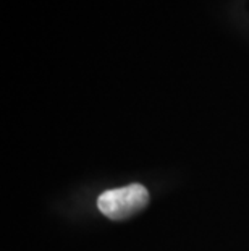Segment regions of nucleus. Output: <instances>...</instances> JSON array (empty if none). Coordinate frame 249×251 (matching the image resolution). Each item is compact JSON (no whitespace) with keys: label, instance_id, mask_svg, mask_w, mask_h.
Returning a JSON list of instances; mask_svg holds the SVG:
<instances>
[{"label":"nucleus","instance_id":"1","mask_svg":"<svg viewBox=\"0 0 249 251\" xmlns=\"http://www.w3.org/2000/svg\"><path fill=\"white\" fill-rule=\"evenodd\" d=\"M149 204V191L146 186L133 183L121 188L104 191L97 198V207L105 217L121 221L141 212Z\"/></svg>","mask_w":249,"mask_h":251}]
</instances>
